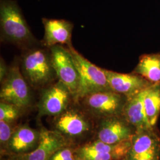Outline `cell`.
Returning a JSON list of instances; mask_svg holds the SVG:
<instances>
[{
	"mask_svg": "<svg viewBox=\"0 0 160 160\" xmlns=\"http://www.w3.org/2000/svg\"><path fill=\"white\" fill-rule=\"evenodd\" d=\"M1 84V102L11 103L21 109L30 104L29 83L22 74L19 60H15L10 66L8 74Z\"/></svg>",
	"mask_w": 160,
	"mask_h": 160,
	"instance_id": "obj_4",
	"label": "cell"
},
{
	"mask_svg": "<svg viewBox=\"0 0 160 160\" xmlns=\"http://www.w3.org/2000/svg\"><path fill=\"white\" fill-rule=\"evenodd\" d=\"M144 90L128 98L122 115L131 126L136 129V131L154 128L151 125L145 112L143 105Z\"/></svg>",
	"mask_w": 160,
	"mask_h": 160,
	"instance_id": "obj_12",
	"label": "cell"
},
{
	"mask_svg": "<svg viewBox=\"0 0 160 160\" xmlns=\"http://www.w3.org/2000/svg\"><path fill=\"white\" fill-rule=\"evenodd\" d=\"M133 73L142 76L151 83L160 82V52L140 56Z\"/></svg>",
	"mask_w": 160,
	"mask_h": 160,
	"instance_id": "obj_15",
	"label": "cell"
},
{
	"mask_svg": "<svg viewBox=\"0 0 160 160\" xmlns=\"http://www.w3.org/2000/svg\"><path fill=\"white\" fill-rule=\"evenodd\" d=\"M12 130L9 123L0 120V141L1 143L10 141L12 138Z\"/></svg>",
	"mask_w": 160,
	"mask_h": 160,
	"instance_id": "obj_20",
	"label": "cell"
},
{
	"mask_svg": "<svg viewBox=\"0 0 160 160\" xmlns=\"http://www.w3.org/2000/svg\"><path fill=\"white\" fill-rule=\"evenodd\" d=\"M71 97L73 96L68 87L58 80L43 92L39 103L40 114L50 116L61 114L67 109Z\"/></svg>",
	"mask_w": 160,
	"mask_h": 160,
	"instance_id": "obj_7",
	"label": "cell"
},
{
	"mask_svg": "<svg viewBox=\"0 0 160 160\" xmlns=\"http://www.w3.org/2000/svg\"><path fill=\"white\" fill-rule=\"evenodd\" d=\"M81 99L88 110L103 118L122 116L128 100L112 90L95 92Z\"/></svg>",
	"mask_w": 160,
	"mask_h": 160,
	"instance_id": "obj_6",
	"label": "cell"
},
{
	"mask_svg": "<svg viewBox=\"0 0 160 160\" xmlns=\"http://www.w3.org/2000/svg\"><path fill=\"white\" fill-rule=\"evenodd\" d=\"M63 145L62 140L58 135L43 129L39 135L37 148L26 155L24 160H49L58 151L62 148Z\"/></svg>",
	"mask_w": 160,
	"mask_h": 160,
	"instance_id": "obj_13",
	"label": "cell"
},
{
	"mask_svg": "<svg viewBox=\"0 0 160 160\" xmlns=\"http://www.w3.org/2000/svg\"><path fill=\"white\" fill-rule=\"evenodd\" d=\"M143 105L151 125L155 127L160 114V82L144 90Z\"/></svg>",
	"mask_w": 160,
	"mask_h": 160,
	"instance_id": "obj_16",
	"label": "cell"
},
{
	"mask_svg": "<svg viewBox=\"0 0 160 160\" xmlns=\"http://www.w3.org/2000/svg\"><path fill=\"white\" fill-rule=\"evenodd\" d=\"M79 73L80 84L75 100L81 99L93 92L112 90L104 69L89 61L74 47L68 48Z\"/></svg>",
	"mask_w": 160,
	"mask_h": 160,
	"instance_id": "obj_3",
	"label": "cell"
},
{
	"mask_svg": "<svg viewBox=\"0 0 160 160\" xmlns=\"http://www.w3.org/2000/svg\"><path fill=\"white\" fill-rule=\"evenodd\" d=\"M21 108L11 103L1 102L0 103V120L10 123L18 117Z\"/></svg>",
	"mask_w": 160,
	"mask_h": 160,
	"instance_id": "obj_18",
	"label": "cell"
},
{
	"mask_svg": "<svg viewBox=\"0 0 160 160\" xmlns=\"http://www.w3.org/2000/svg\"><path fill=\"white\" fill-rule=\"evenodd\" d=\"M49 160H75L72 151L68 148L58 151Z\"/></svg>",
	"mask_w": 160,
	"mask_h": 160,
	"instance_id": "obj_21",
	"label": "cell"
},
{
	"mask_svg": "<svg viewBox=\"0 0 160 160\" xmlns=\"http://www.w3.org/2000/svg\"><path fill=\"white\" fill-rule=\"evenodd\" d=\"M112 91L129 98L152 84L142 76L135 73L124 74L104 69Z\"/></svg>",
	"mask_w": 160,
	"mask_h": 160,
	"instance_id": "obj_8",
	"label": "cell"
},
{
	"mask_svg": "<svg viewBox=\"0 0 160 160\" xmlns=\"http://www.w3.org/2000/svg\"><path fill=\"white\" fill-rule=\"evenodd\" d=\"M45 29L43 39V46L50 48L55 45H67L68 48L73 47L72 45V33L74 29L73 23L64 19L42 18Z\"/></svg>",
	"mask_w": 160,
	"mask_h": 160,
	"instance_id": "obj_9",
	"label": "cell"
},
{
	"mask_svg": "<svg viewBox=\"0 0 160 160\" xmlns=\"http://www.w3.org/2000/svg\"><path fill=\"white\" fill-rule=\"evenodd\" d=\"M160 151H157L136 158H125L123 160H160Z\"/></svg>",
	"mask_w": 160,
	"mask_h": 160,
	"instance_id": "obj_23",
	"label": "cell"
},
{
	"mask_svg": "<svg viewBox=\"0 0 160 160\" xmlns=\"http://www.w3.org/2000/svg\"><path fill=\"white\" fill-rule=\"evenodd\" d=\"M57 78L68 87L74 98L80 84L79 73L68 47L55 45L49 48Z\"/></svg>",
	"mask_w": 160,
	"mask_h": 160,
	"instance_id": "obj_5",
	"label": "cell"
},
{
	"mask_svg": "<svg viewBox=\"0 0 160 160\" xmlns=\"http://www.w3.org/2000/svg\"><path fill=\"white\" fill-rule=\"evenodd\" d=\"M39 138L37 132L33 129L28 127H22L12 135L9 141V146L14 152H25L33 147L39 141Z\"/></svg>",
	"mask_w": 160,
	"mask_h": 160,
	"instance_id": "obj_17",
	"label": "cell"
},
{
	"mask_svg": "<svg viewBox=\"0 0 160 160\" xmlns=\"http://www.w3.org/2000/svg\"><path fill=\"white\" fill-rule=\"evenodd\" d=\"M10 67L6 64L5 61L2 57L0 59V81L1 83L4 80L8 74Z\"/></svg>",
	"mask_w": 160,
	"mask_h": 160,
	"instance_id": "obj_22",
	"label": "cell"
},
{
	"mask_svg": "<svg viewBox=\"0 0 160 160\" xmlns=\"http://www.w3.org/2000/svg\"><path fill=\"white\" fill-rule=\"evenodd\" d=\"M85 160V159H83V158H80V159H79V160Z\"/></svg>",
	"mask_w": 160,
	"mask_h": 160,
	"instance_id": "obj_24",
	"label": "cell"
},
{
	"mask_svg": "<svg viewBox=\"0 0 160 160\" xmlns=\"http://www.w3.org/2000/svg\"><path fill=\"white\" fill-rule=\"evenodd\" d=\"M0 31L1 42L23 50L37 43L16 1L0 0Z\"/></svg>",
	"mask_w": 160,
	"mask_h": 160,
	"instance_id": "obj_1",
	"label": "cell"
},
{
	"mask_svg": "<svg viewBox=\"0 0 160 160\" xmlns=\"http://www.w3.org/2000/svg\"><path fill=\"white\" fill-rule=\"evenodd\" d=\"M129 125L122 116L104 118L98 130V140L108 144L131 140L133 134Z\"/></svg>",
	"mask_w": 160,
	"mask_h": 160,
	"instance_id": "obj_10",
	"label": "cell"
},
{
	"mask_svg": "<svg viewBox=\"0 0 160 160\" xmlns=\"http://www.w3.org/2000/svg\"><path fill=\"white\" fill-rule=\"evenodd\" d=\"M58 116L57 127L59 130L66 134L77 136L88 129L87 122L78 111L67 109Z\"/></svg>",
	"mask_w": 160,
	"mask_h": 160,
	"instance_id": "obj_14",
	"label": "cell"
},
{
	"mask_svg": "<svg viewBox=\"0 0 160 160\" xmlns=\"http://www.w3.org/2000/svg\"><path fill=\"white\" fill-rule=\"evenodd\" d=\"M20 62L22 74L33 87H44L57 78L48 48L36 45L24 49Z\"/></svg>",
	"mask_w": 160,
	"mask_h": 160,
	"instance_id": "obj_2",
	"label": "cell"
},
{
	"mask_svg": "<svg viewBox=\"0 0 160 160\" xmlns=\"http://www.w3.org/2000/svg\"><path fill=\"white\" fill-rule=\"evenodd\" d=\"M80 158L86 160H120L123 158L119 155L114 153L100 152L80 150Z\"/></svg>",
	"mask_w": 160,
	"mask_h": 160,
	"instance_id": "obj_19",
	"label": "cell"
},
{
	"mask_svg": "<svg viewBox=\"0 0 160 160\" xmlns=\"http://www.w3.org/2000/svg\"><path fill=\"white\" fill-rule=\"evenodd\" d=\"M154 128L135 132L132 138L131 148L125 158H136L160 151V137Z\"/></svg>",
	"mask_w": 160,
	"mask_h": 160,
	"instance_id": "obj_11",
	"label": "cell"
}]
</instances>
